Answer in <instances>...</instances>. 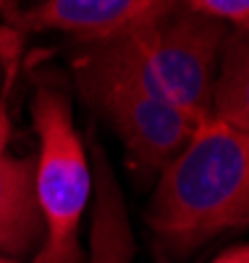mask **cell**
<instances>
[{"instance_id": "cell-1", "label": "cell", "mask_w": 249, "mask_h": 263, "mask_svg": "<svg viewBox=\"0 0 249 263\" xmlns=\"http://www.w3.org/2000/svg\"><path fill=\"white\" fill-rule=\"evenodd\" d=\"M150 227L178 248L249 221V135L215 119L197 124L181 153L160 168Z\"/></svg>"}, {"instance_id": "cell-2", "label": "cell", "mask_w": 249, "mask_h": 263, "mask_svg": "<svg viewBox=\"0 0 249 263\" xmlns=\"http://www.w3.org/2000/svg\"><path fill=\"white\" fill-rule=\"evenodd\" d=\"M229 24L184 3H168L142 24L97 42L144 90L178 108L192 121L210 119L213 87Z\"/></svg>"}, {"instance_id": "cell-3", "label": "cell", "mask_w": 249, "mask_h": 263, "mask_svg": "<svg viewBox=\"0 0 249 263\" xmlns=\"http://www.w3.org/2000/svg\"><path fill=\"white\" fill-rule=\"evenodd\" d=\"M32 119L39 140L34 192L42 218V242L34 263H81L79 229L92 182L71 105L63 95L42 90L34 98Z\"/></svg>"}, {"instance_id": "cell-4", "label": "cell", "mask_w": 249, "mask_h": 263, "mask_svg": "<svg viewBox=\"0 0 249 263\" xmlns=\"http://www.w3.org/2000/svg\"><path fill=\"white\" fill-rule=\"evenodd\" d=\"M76 74L81 95L97 105L131 161L142 168L168 166L197 129V121L144 90L100 48L79 58Z\"/></svg>"}, {"instance_id": "cell-5", "label": "cell", "mask_w": 249, "mask_h": 263, "mask_svg": "<svg viewBox=\"0 0 249 263\" xmlns=\"http://www.w3.org/2000/svg\"><path fill=\"white\" fill-rule=\"evenodd\" d=\"M171 0H42L21 11L13 24L21 32H69L105 42L142 24Z\"/></svg>"}, {"instance_id": "cell-6", "label": "cell", "mask_w": 249, "mask_h": 263, "mask_svg": "<svg viewBox=\"0 0 249 263\" xmlns=\"http://www.w3.org/2000/svg\"><path fill=\"white\" fill-rule=\"evenodd\" d=\"M11 82L13 69H8L0 95V250L24 255L42 242V218L34 192V161L11 153Z\"/></svg>"}, {"instance_id": "cell-7", "label": "cell", "mask_w": 249, "mask_h": 263, "mask_svg": "<svg viewBox=\"0 0 249 263\" xmlns=\"http://www.w3.org/2000/svg\"><path fill=\"white\" fill-rule=\"evenodd\" d=\"M210 119L249 135V29H234L223 42Z\"/></svg>"}, {"instance_id": "cell-8", "label": "cell", "mask_w": 249, "mask_h": 263, "mask_svg": "<svg viewBox=\"0 0 249 263\" xmlns=\"http://www.w3.org/2000/svg\"><path fill=\"white\" fill-rule=\"evenodd\" d=\"M171 3H184L192 11L218 18L234 29H249V0H171Z\"/></svg>"}, {"instance_id": "cell-9", "label": "cell", "mask_w": 249, "mask_h": 263, "mask_svg": "<svg viewBox=\"0 0 249 263\" xmlns=\"http://www.w3.org/2000/svg\"><path fill=\"white\" fill-rule=\"evenodd\" d=\"M210 263H249V242H244V245H239V248H231V250L220 253V255L213 258Z\"/></svg>"}, {"instance_id": "cell-10", "label": "cell", "mask_w": 249, "mask_h": 263, "mask_svg": "<svg viewBox=\"0 0 249 263\" xmlns=\"http://www.w3.org/2000/svg\"><path fill=\"white\" fill-rule=\"evenodd\" d=\"M0 263H13V260H8V258H0Z\"/></svg>"}]
</instances>
